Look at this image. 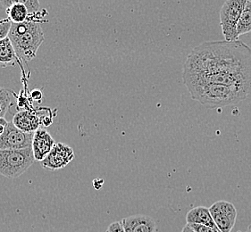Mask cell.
Masks as SVG:
<instances>
[{
    "instance_id": "6da1fadb",
    "label": "cell",
    "mask_w": 251,
    "mask_h": 232,
    "mask_svg": "<svg viewBox=\"0 0 251 232\" xmlns=\"http://www.w3.org/2000/svg\"><path fill=\"white\" fill-rule=\"evenodd\" d=\"M182 79L234 87L251 95V48L239 40L204 42L187 57Z\"/></svg>"
},
{
    "instance_id": "ffe728a7",
    "label": "cell",
    "mask_w": 251,
    "mask_h": 232,
    "mask_svg": "<svg viewBox=\"0 0 251 232\" xmlns=\"http://www.w3.org/2000/svg\"><path fill=\"white\" fill-rule=\"evenodd\" d=\"M106 232H126V230L124 228L122 221H120V222H112L107 228Z\"/></svg>"
},
{
    "instance_id": "8992f818",
    "label": "cell",
    "mask_w": 251,
    "mask_h": 232,
    "mask_svg": "<svg viewBox=\"0 0 251 232\" xmlns=\"http://www.w3.org/2000/svg\"><path fill=\"white\" fill-rule=\"evenodd\" d=\"M212 218L221 232H231L236 223V208L232 203L220 200L209 207Z\"/></svg>"
},
{
    "instance_id": "484cf974",
    "label": "cell",
    "mask_w": 251,
    "mask_h": 232,
    "mask_svg": "<svg viewBox=\"0 0 251 232\" xmlns=\"http://www.w3.org/2000/svg\"><path fill=\"white\" fill-rule=\"evenodd\" d=\"M2 119H3V118H1V119H0V121H1V120H2Z\"/></svg>"
},
{
    "instance_id": "277c9868",
    "label": "cell",
    "mask_w": 251,
    "mask_h": 232,
    "mask_svg": "<svg viewBox=\"0 0 251 232\" xmlns=\"http://www.w3.org/2000/svg\"><path fill=\"white\" fill-rule=\"evenodd\" d=\"M31 146L24 149L0 150V175L8 179L25 173L35 162Z\"/></svg>"
},
{
    "instance_id": "cb8c5ba5",
    "label": "cell",
    "mask_w": 251,
    "mask_h": 232,
    "mask_svg": "<svg viewBox=\"0 0 251 232\" xmlns=\"http://www.w3.org/2000/svg\"><path fill=\"white\" fill-rule=\"evenodd\" d=\"M181 232H195L192 229H191L188 224H186L185 226L183 227V229L181 230Z\"/></svg>"
},
{
    "instance_id": "e0dca14e",
    "label": "cell",
    "mask_w": 251,
    "mask_h": 232,
    "mask_svg": "<svg viewBox=\"0 0 251 232\" xmlns=\"http://www.w3.org/2000/svg\"><path fill=\"white\" fill-rule=\"evenodd\" d=\"M10 106V91L3 87H0V119L5 117Z\"/></svg>"
},
{
    "instance_id": "ac0fdd59",
    "label": "cell",
    "mask_w": 251,
    "mask_h": 232,
    "mask_svg": "<svg viewBox=\"0 0 251 232\" xmlns=\"http://www.w3.org/2000/svg\"><path fill=\"white\" fill-rule=\"evenodd\" d=\"M12 22L8 18H0V41L8 37Z\"/></svg>"
},
{
    "instance_id": "7402d4cb",
    "label": "cell",
    "mask_w": 251,
    "mask_h": 232,
    "mask_svg": "<svg viewBox=\"0 0 251 232\" xmlns=\"http://www.w3.org/2000/svg\"><path fill=\"white\" fill-rule=\"evenodd\" d=\"M31 96L36 101H40L42 99V92L40 90H34L31 92Z\"/></svg>"
},
{
    "instance_id": "7a4b0ae2",
    "label": "cell",
    "mask_w": 251,
    "mask_h": 232,
    "mask_svg": "<svg viewBox=\"0 0 251 232\" xmlns=\"http://www.w3.org/2000/svg\"><path fill=\"white\" fill-rule=\"evenodd\" d=\"M184 84L191 98L208 109L232 106L251 96L247 91L223 84L201 81H186Z\"/></svg>"
},
{
    "instance_id": "30bf717a",
    "label": "cell",
    "mask_w": 251,
    "mask_h": 232,
    "mask_svg": "<svg viewBox=\"0 0 251 232\" xmlns=\"http://www.w3.org/2000/svg\"><path fill=\"white\" fill-rule=\"evenodd\" d=\"M126 232H156V221L148 215L136 214L122 220Z\"/></svg>"
},
{
    "instance_id": "d4e9b609",
    "label": "cell",
    "mask_w": 251,
    "mask_h": 232,
    "mask_svg": "<svg viewBox=\"0 0 251 232\" xmlns=\"http://www.w3.org/2000/svg\"><path fill=\"white\" fill-rule=\"evenodd\" d=\"M247 232H251V224L248 227V229H247Z\"/></svg>"
},
{
    "instance_id": "9c48e42d",
    "label": "cell",
    "mask_w": 251,
    "mask_h": 232,
    "mask_svg": "<svg viewBox=\"0 0 251 232\" xmlns=\"http://www.w3.org/2000/svg\"><path fill=\"white\" fill-rule=\"evenodd\" d=\"M55 145V139L44 128H40L36 131L31 143V148L36 161H42Z\"/></svg>"
},
{
    "instance_id": "603a6c76",
    "label": "cell",
    "mask_w": 251,
    "mask_h": 232,
    "mask_svg": "<svg viewBox=\"0 0 251 232\" xmlns=\"http://www.w3.org/2000/svg\"><path fill=\"white\" fill-rule=\"evenodd\" d=\"M7 122H8V121H6L5 118H3V119L1 120V121H0V136H2L3 133L5 132V127H6Z\"/></svg>"
},
{
    "instance_id": "3957f363",
    "label": "cell",
    "mask_w": 251,
    "mask_h": 232,
    "mask_svg": "<svg viewBox=\"0 0 251 232\" xmlns=\"http://www.w3.org/2000/svg\"><path fill=\"white\" fill-rule=\"evenodd\" d=\"M34 15H30L21 23H12L8 34L18 58L25 62H30L35 58L44 41L43 30Z\"/></svg>"
},
{
    "instance_id": "7c38bea8",
    "label": "cell",
    "mask_w": 251,
    "mask_h": 232,
    "mask_svg": "<svg viewBox=\"0 0 251 232\" xmlns=\"http://www.w3.org/2000/svg\"><path fill=\"white\" fill-rule=\"evenodd\" d=\"M187 224H202L212 227H217L212 218L209 208L206 207H197L187 213Z\"/></svg>"
},
{
    "instance_id": "2e32d148",
    "label": "cell",
    "mask_w": 251,
    "mask_h": 232,
    "mask_svg": "<svg viewBox=\"0 0 251 232\" xmlns=\"http://www.w3.org/2000/svg\"><path fill=\"white\" fill-rule=\"evenodd\" d=\"M0 4L5 9L14 4H23L28 7L31 15H34L40 10V0H0Z\"/></svg>"
},
{
    "instance_id": "52a82bcc",
    "label": "cell",
    "mask_w": 251,
    "mask_h": 232,
    "mask_svg": "<svg viewBox=\"0 0 251 232\" xmlns=\"http://www.w3.org/2000/svg\"><path fill=\"white\" fill-rule=\"evenodd\" d=\"M75 158L73 148L64 143H55L50 154L40 162V165L48 171L54 172L66 168Z\"/></svg>"
},
{
    "instance_id": "4fadbf2b",
    "label": "cell",
    "mask_w": 251,
    "mask_h": 232,
    "mask_svg": "<svg viewBox=\"0 0 251 232\" xmlns=\"http://www.w3.org/2000/svg\"><path fill=\"white\" fill-rule=\"evenodd\" d=\"M18 56L10 39L6 37L0 41V67L6 68L17 64Z\"/></svg>"
},
{
    "instance_id": "d6986e66",
    "label": "cell",
    "mask_w": 251,
    "mask_h": 232,
    "mask_svg": "<svg viewBox=\"0 0 251 232\" xmlns=\"http://www.w3.org/2000/svg\"><path fill=\"white\" fill-rule=\"evenodd\" d=\"M195 232H221L217 227H212L202 224H188Z\"/></svg>"
},
{
    "instance_id": "5b68a950",
    "label": "cell",
    "mask_w": 251,
    "mask_h": 232,
    "mask_svg": "<svg viewBox=\"0 0 251 232\" xmlns=\"http://www.w3.org/2000/svg\"><path fill=\"white\" fill-rule=\"evenodd\" d=\"M247 0H226L220 10V26L225 41H238L237 26Z\"/></svg>"
},
{
    "instance_id": "44dd1931",
    "label": "cell",
    "mask_w": 251,
    "mask_h": 232,
    "mask_svg": "<svg viewBox=\"0 0 251 232\" xmlns=\"http://www.w3.org/2000/svg\"><path fill=\"white\" fill-rule=\"evenodd\" d=\"M92 185H93V187H94L96 190H100L102 186L104 185V180L103 179H95L92 182Z\"/></svg>"
},
{
    "instance_id": "ba28073f",
    "label": "cell",
    "mask_w": 251,
    "mask_h": 232,
    "mask_svg": "<svg viewBox=\"0 0 251 232\" xmlns=\"http://www.w3.org/2000/svg\"><path fill=\"white\" fill-rule=\"evenodd\" d=\"M34 132H25L14 125V123L7 122L5 131L0 136V150L6 149H24L31 146Z\"/></svg>"
},
{
    "instance_id": "9a60e30c",
    "label": "cell",
    "mask_w": 251,
    "mask_h": 232,
    "mask_svg": "<svg viewBox=\"0 0 251 232\" xmlns=\"http://www.w3.org/2000/svg\"><path fill=\"white\" fill-rule=\"evenodd\" d=\"M239 36L244 35L251 31V1L247 0L246 5L241 13L240 20L237 26Z\"/></svg>"
},
{
    "instance_id": "8fae6325",
    "label": "cell",
    "mask_w": 251,
    "mask_h": 232,
    "mask_svg": "<svg viewBox=\"0 0 251 232\" xmlns=\"http://www.w3.org/2000/svg\"><path fill=\"white\" fill-rule=\"evenodd\" d=\"M12 122L16 128L28 133H33L40 128V118L38 111H19L15 114Z\"/></svg>"
},
{
    "instance_id": "5bb4252c",
    "label": "cell",
    "mask_w": 251,
    "mask_h": 232,
    "mask_svg": "<svg viewBox=\"0 0 251 232\" xmlns=\"http://www.w3.org/2000/svg\"><path fill=\"white\" fill-rule=\"evenodd\" d=\"M5 13L8 16V19L13 23H24L30 17V11L26 5L23 4H14L5 9Z\"/></svg>"
}]
</instances>
